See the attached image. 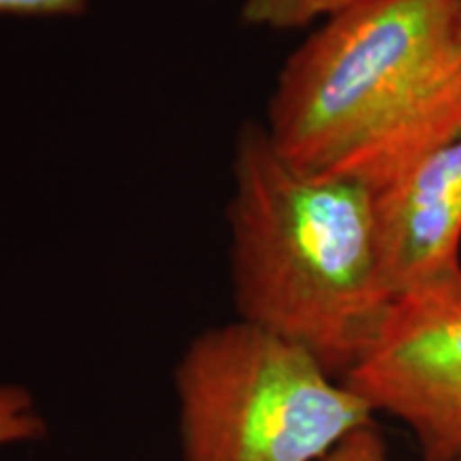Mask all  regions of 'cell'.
Instances as JSON below:
<instances>
[{
  "mask_svg": "<svg viewBox=\"0 0 461 461\" xmlns=\"http://www.w3.org/2000/svg\"><path fill=\"white\" fill-rule=\"evenodd\" d=\"M455 461H461V457H457V459H455Z\"/></svg>",
  "mask_w": 461,
  "mask_h": 461,
  "instance_id": "cell-10",
  "label": "cell"
},
{
  "mask_svg": "<svg viewBox=\"0 0 461 461\" xmlns=\"http://www.w3.org/2000/svg\"><path fill=\"white\" fill-rule=\"evenodd\" d=\"M86 0H0V17H51L82 14Z\"/></svg>",
  "mask_w": 461,
  "mask_h": 461,
  "instance_id": "cell-9",
  "label": "cell"
},
{
  "mask_svg": "<svg viewBox=\"0 0 461 461\" xmlns=\"http://www.w3.org/2000/svg\"><path fill=\"white\" fill-rule=\"evenodd\" d=\"M461 124V0H367L288 58L267 129L299 169L380 188Z\"/></svg>",
  "mask_w": 461,
  "mask_h": 461,
  "instance_id": "cell-1",
  "label": "cell"
},
{
  "mask_svg": "<svg viewBox=\"0 0 461 461\" xmlns=\"http://www.w3.org/2000/svg\"><path fill=\"white\" fill-rule=\"evenodd\" d=\"M229 222L240 319L302 346L342 380L395 302L374 188L299 169L250 122L235 141Z\"/></svg>",
  "mask_w": 461,
  "mask_h": 461,
  "instance_id": "cell-2",
  "label": "cell"
},
{
  "mask_svg": "<svg viewBox=\"0 0 461 461\" xmlns=\"http://www.w3.org/2000/svg\"><path fill=\"white\" fill-rule=\"evenodd\" d=\"M321 461H389V457L380 431L374 423H367L350 431Z\"/></svg>",
  "mask_w": 461,
  "mask_h": 461,
  "instance_id": "cell-8",
  "label": "cell"
},
{
  "mask_svg": "<svg viewBox=\"0 0 461 461\" xmlns=\"http://www.w3.org/2000/svg\"><path fill=\"white\" fill-rule=\"evenodd\" d=\"M342 384L406 423L423 461L461 457V288L397 297Z\"/></svg>",
  "mask_w": 461,
  "mask_h": 461,
  "instance_id": "cell-4",
  "label": "cell"
},
{
  "mask_svg": "<svg viewBox=\"0 0 461 461\" xmlns=\"http://www.w3.org/2000/svg\"><path fill=\"white\" fill-rule=\"evenodd\" d=\"M363 3L367 0H246L241 15L252 26L293 31L312 24L321 17L331 20Z\"/></svg>",
  "mask_w": 461,
  "mask_h": 461,
  "instance_id": "cell-6",
  "label": "cell"
},
{
  "mask_svg": "<svg viewBox=\"0 0 461 461\" xmlns=\"http://www.w3.org/2000/svg\"><path fill=\"white\" fill-rule=\"evenodd\" d=\"M374 199L393 297L461 288V124Z\"/></svg>",
  "mask_w": 461,
  "mask_h": 461,
  "instance_id": "cell-5",
  "label": "cell"
},
{
  "mask_svg": "<svg viewBox=\"0 0 461 461\" xmlns=\"http://www.w3.org/2000/svg\"><path fill=\"white\" fill-rule=\"evenodd\" d=\"M45 419L24 387L0 383V448L45 436Z\"/></svg>",
  "mask_w": 461,
  "mask_h": 461,
  "instance_id": "cell-7",
  "label": "cell"
},
{
  "mask_svg": "<svg viewBox=\"0 0 461 461\" xmlns=\"http://www.w3.org/2000/svg\"><path fill=\"white\" fill-rule=\"evenodd\" d=\"M176 391L184 461H321L374 414L308 350L241 319L190 342Z\"/></svg>",
  "mask_w": 461,
  "mask_h": 461,
  "instance_id": "cell-3",
  "label": "cell"
}]
</instances>
